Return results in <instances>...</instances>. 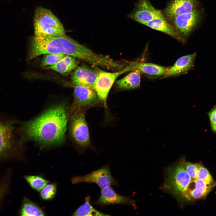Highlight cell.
I'll return each mask as SVG.
<instances>
[{
	"instance_id": "obj_1",
	"label": "cell",
	"mask_w": 216,
	"mask_h": 216,
	"mask_svg": "<svg viewBox=\"0 0 216 216\" xmlns=\"http://www.w3.org/2000/svg\"><path fill=\"white\" fill-rule=\"evenodd\" d=\"M69 107L65 103L57 104L35 118L20 123L17 128L20 143L34 142L41 149L62 144L65 140Z\"/></svg>"
},
{
	"instance_id": "obj_24",
	"label": "cell",
	"mask_w": 216,
	"mask_h": 216,
	"mask_svg": "<svg viewBox=\"0 0 216 216\" xmlns=\"http://www.w3.org/2000/svg\"><path fill=\"white\" fill-rule=\"evenodd\" d=\"M24 179L33 189L40 191L49 182L39 176L26 175L23 176Z\"/></svg>"
},
{
	"instance_id": "obj_28",
	"label": "cell",
	"mask_w": 216,
	"mask_h": 216,
	"mask_svg": "<svg viewBox=\"0 0 216 216\" xmlns=\"http://www.w3.org/2000/svg\"><path fill=\"white\" fill-rule=\"evenodd\" d=\"M198 178L208 184L213 183L215 182L208 170L205 167L200 164H198Z\"/></svg>"
},
{
	"instance_id": "obj_8",
	"label": "cell",
	"mask_w": 216,
	"mask_h": 216,
	"mask_svg": "<svg viewBox=\"0 0 216 216\" xmlns=\"http://www.w3.org/2000/svg\"><path fill=\"white\" fill-rule=\"evenodd\" d=\"M73 97V102L69 107V114L78 110L87 111L99 106L100 103L95 91L84 86H74Z\"/></svg>"
},
{
	"instance_id": "obj_30",
	"label": "cell",
	"mask_w": 216,
	"mask_h": 216,
	"mask_svg": "<svg viewBox=\"0 0 216 216\" xmlns=\"http://www.w3.org/2000/svg\"><path fill=\"white\" fill-rule=\"evenodd\" d=\"M211 125L212 130L216 132V123L211 124Z\"/></svg>"
},
{
	"instance_id": "obj_3",
	"label": "cell",
	"mask_w": 216,
	"mask_h": 216,
	"mask_svg": "<svg viewBox=\"0 0 216 216\" xmlns=\"http://www.w3.org/2000/svg\"><path fill=\"white\" fill-rule=\"evenodd\" d=\"M17 122L0 119V164L22 159V145L16 141L14 134Z\"/></svg>"
},
{
	"instance_id": "obj_12",
	"label": "cell",
	"mask_w": 216,
	"mask_h": 216,
	"mask_svg": "<svg viewBox=\"0 0 216 216\" xmlns=\"http://www.w3.org/2000/svg\"><path fill=\"white\" fill-rule=\"evenodd\" d=\"M97 74L95 68L94 69L87 65L82 64L72 74L71 82L74 86H84L94 90Z\"/></svg>"
},
{
	"instance_id": "obj_20",
	"label": "cell",
	"mask_w": 216,
	"mask_h": 216,
	"mask_svg": "<svg viewBox=\"0 0 216 216\" xmlns=\"http://www.w3.org/2000/svg\"><path fill=\"white\" fill-rule=\"evenodd\" d=\"M135 70L151 76H164L167 68L157 64L144 62H134Z\"/></svg>"
},
{
	"instance_id": "obj_14",
	"label": "cell",
	"mask_w": 216,
	"mask_h": 216,
	"mask_svg": "<svg viewBox=\"0 0 216 216\" xmlns=\"http://www.w3.org/2000/svg\"><path fill=\"white\" fill-rule=\"evenodd\" d=\"M216 186V182L208 184L198 178L192 179L182 200H192L202 198L207 195Z\"/></svg>"
},
{
	"instance_id": "obj_15",
	"label": "cell",
	"mask_w": 216,
	"mask_h": 216,
	"mask_svg": "<svg viewBox=\"0 0 216 216\" xmlns=\"http://www.w3.org/2000/svg\"><path fill=\"white\" fill-rule=\"evenodd\" d=\"M94 204L103 206L109 205L127 204L135 208V202L129 197L121 196L116 193L113 189L109 186L101 189L100 196Z\"/></svg>"
},
{
	"instance_id": "obj_17",
	"label": "cell",
	"mask_w": 216,
	"mask_h": 216,
	"mask_svg": "<svg viewBox=\"0 0 216 216\" xmlns=\"http://www.w3.org/2000/svg\"><path fill=\"white\" fill-rule=\"evenodd\" d=\"M196 55L194 53L179 58L172 66L167 68L164 77L178 76L187 72L192 68Z\"/></svg>"
},
{
	"instance_id": "obj_23",
	"label": "cell",
	"mask_w": 216,
	"mask_h": 216,
	"mask_svg": "<svg viewBox=\"0 0 216 216\" xmlns=\"http://www.w3.org/2000/svg\"><path fill=\"white\" fill-rule=\"evenodd\" d=\"M91 197L85 198V203L80 206L73 214L72 216H109L94 208L90 203Z\"/></svg>"
},
{
	"instance_id": "obj_16",
	"label": "cell",
	"mask_w": 216,
	"mask_h": 216,
	"mask_svg": "<svg viewBox=\"0 0 216 216\" xmlns=\"http://www.w3.org/2000/svg\"><path fill=\"white\" fill-rule=\"evenodd\" d=\"M143 25L152 29L166 34L182 43H184L185 42V39L166 19L164 16L154 19Z\"/></svg>"
},
{
	"instance_id": "obj_10",
	"label": "cell",
	"mask_w": 216,
	"mask_h": 216,
	"mask_svg": "<svg viewBox=\"0 0 216 216\" xmlns=\"http://www.w3.org/2000/svg\"><path fill=\"white\" fill-rule=\"evenodd\" d=\"M71 181L73 184L82 182L95 183L101 189L117 184L111 174L108 165L85 176H75L72 178Z\"/></svg>"
},
{
	"instance_id": "obj_25",
	"label": "cell",
	"mask_w": 216,
	"mask_h": 216,
	"mask_svg": "<svg viewBox=\"0 0 216 216\" xmlns=\"http://www.w3.org/2000/svg\"><path fill=\"white\" fill-rule=\"evenodd\" d=\"M57 185L55 183L48 184L40 191L41 199L44 200L52 199L56 192Z\"/></svg>"
},
{
	"instance_id": "obj_4",
	"label": "cell",
	"mask_w": 216,
	"mask_h": 216,
	"mask_svg": "<svg viewBox=\"0 0 216 216\" xmlns=\"http://www.w3.org/2000/svg\"><path fill=\"white\" fill-rule=\"evenodd\" d=\"M34 37H55L65 35L64 28L58 19L49 9L37 7L34 19Z\"/></svg>"
},
{
	"instance_id": "obj_5",
	"label": "cell",
	"mask_w": 216,
	"mask_h": 216,
	"mask_svg": "<svg viewBox=\"0 0 216 216\" xmlns=\"http://www.w3.org/2000/svg\"><path fill=\"white\" fill-rule=\"evenodd\" d=\"M165 178L163 189L181 199L192 179L180 162L167 169Z\"/></svg>"
},
{
	"instance_id": "obj_9",
	"label": "cell",
	"mask_w": 216,
	"mask_h": 216,
	"mask_svg": "<svg viewBox=\"0 0 216 216\" xmlns=\"http://www.w3.org/2000/svg\"><path fill=\"white\" fill-rule=\"evenodd\" d=\"M202 13L198 9L167 19L185 39L197 26L201 18Z\"/></svg>"
},
{
	"instance_id": "obj_29",
	"label": "cell",
	"mask_w": 216,
	"mask_h": 216,
	"mask_svg": "<svg viewBox=\"0 0 216 216\" xmlns=\"http://www.w3.org/2000/svg\"><path fill=\"white\" fill-rule=\"evenodd\" d=\"M211 125L216 123V106L213 108L208 113Z\"/></svg>"
},
{
	"instance_id": "obj_6",
	"label": "cell",
	"mask_w": 216,
	"mask_h": 216,
	"mask_svg": "<svg viewBox=\"0 0 216 216\" xmlns=\"http://www.w3.org/2000/svg\"><path fill=\"white\" fill-rule=\"evenodd\" d=\"M86 110H80L69 115V130L70 135L80 147H88L90 143L89 130L86 120Z\"/></svg>"
},
{
	"instance_id": "obj_13",
	"label": "cell",
	"mask_w": 216,
	"mask_h": 216,
	"mask_svg": "<svg viewBox=\"0 0 216 216\" xmlns=\"http://www.w3.org/2000/svg\"><path fill=\"white\" fill-rule=\"evenodd\" d=\"M196 0H171L164 10L167 19L193 11L198 9Z\"/></svg>"
},
{
	"instance_id": "obj_26",
	"label": "cell",
	"mask_w": 216,
	"mask_h": 216,
	"mask_svg": "<svg viewBox=\"0 0 216 216\" xmlns=\"http://www.w3.org/2000/svg\"><path fill=\"white\" fill-rule=\"evenodd\" d=\"M43 58L41 65L43 67L53 65L66 55L63 54L52 53L46 54Z\"/></svg>"
},
{
	"instance_id": "obj_2",
	"label": "cell",
	"mask_w": 216,
	"mask_h": 216,
	"mask_svg": "<svg viewBox=\"0 0 216 216\" xmlns=\"http://www.w3.org/2000/svg\"><path fill=\"white\" fill-rule=\"evenodd\" d=\"M52 53L70 56L93 66L106 68L111 62L108 56L96 53L65 35L55 37H34L31 45L30 59L42 54Z\"/></svg>"
},
{
	"instance_id": "obj_18",
	"label": "cell",
	"mask_w": 216,
	"mask_h": 216,
	"mask_svg": "<svg viewBox=\"0 0 216 216\" xmlns=\"http://www.w3.org/2000/svg\"><path fill=\"white\" fill-rule=\"evenodd\" d=\"M79 62L75 58L66 55L55 64L46 68L53 70L64 75H66L77 67Z\"/></svg>"
},
{
	"instance_id": "obj_22",
	"label": "cell",
	"mask_w": 216,
	"mask_h": 216,
	"mask_svg": "<svg viewBox=\"0 0 216 216\" xmlns=\"http://www.w3.org/2000/svg\"><path fill=\"white\" fill-rule=\"evenodd\" d=\"M19 214L23 216L45 215L44 211L38 205L26 197L23 199Z\"/></svg>"
},
{
	"instance_id": "obj_19",
	"label": "cell",
	"mask_w": 216,
	"mask_h": 216,
	"mask_svg": "<svg viewBox=\"0 0 216 216\" xmlns=\"http://www.w3.org/2000/svg\"><path fill=\"white\" fill-rule=\"evenodd\" d=\"M140 71L133 70L116 82L117 87L122 89H132L138 88L140 83Z\"/></svg>"
},
{
	"instance_id": "obj_7",
	"label": "cell",
	"mask_w": 216,
	"mask_h": 216,
	"mask_svg": "<svg viewBox=\"0 0 216 216\" xmlns=\"http://www.w3.org/2000/svg\"><path fill=\"white\" fill-rule=\"evenodd\" d=\"M94 67L96 70L97 74L94 90L97 94L100 103L105 108L107 109V97L115 80L122 74L135 70L134 62L118 72L113 73L102 70L96 66Z\"/></svg>"
},
{
	"instance_id": "obj_27",
	"label": "cell",
	"mask_w": 216,
	"mask_h": 216,
	"mask_svg": "<svg viewBox=\"0 0 216 216\" xmlns=\"http://www.w3.org/2000/svg\"><path fill=\"white\" fill-rule=\"evenodd\" d=\"M179 162L191 178L193 179L198 178V164L187 162L183 158H182Z\"/></svg>"
},
{
	"instance_id": "obj_21",
	"label": "cell",
	"mask_w": 216,
	"mask_h": 216,
	"mask_svg": "<svg viewBox=\"0 0 216 216\" xmlns=\"http://www.w3.org/2000/svg\"><path fill=\"white\" fill-rule=\"evenodd\" d=\"M12 168H7L0 175V208L10 192L13 176Z\"/></svg>"
},
{
	"instance_id": "obj_11",
	"label": "cell",
	"mask_w": 216,
	"mask_h": 216,
	"mask_svg": "<svg viewBox=\"0 0 216 216\" xmlns=\"http://www.w3.org/2000/svg\"><path fill=\"white\" fill-rule=\"evenodd\" d=\"M164 16L161 11L155 8L148 0H140L135 3L133 11L128 17L144 24Z\"/></svg>"
}]
</instances>
